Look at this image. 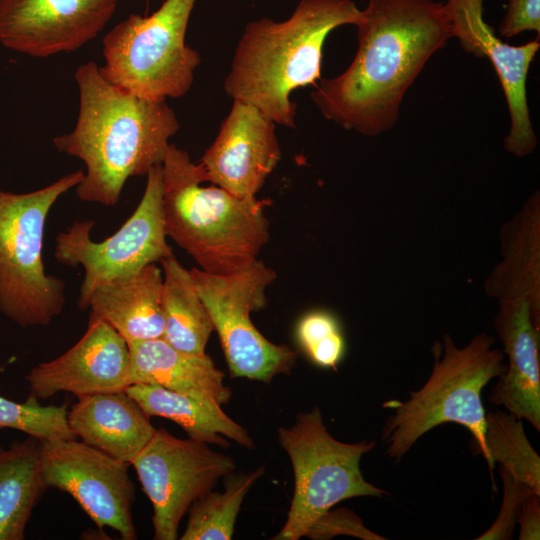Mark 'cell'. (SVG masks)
Listing matches in <instances>:
<instances>
[{
    "mask_svg": "<svg viewBox=\"0 0 540 540\" xmlns=\"http://www.w3.org/2000/svg\"><path fill=\"white\" fill-rule=\"evenodd\" d=\"M355 26L353 61L342 74L320 79L311 99L327 120L375 137L395 125L405 93L452 38L451 22L441 2L369 0Z\"/></svg>",
    "mask_w": 540,
    "mask_h": 540,
    "instance_id": "1",
    "label": "cell"
},
{
    "mask_svg": "<svg viewBox=\"0 0 540 540\" xmlns=\"http://www.w3.org/2000/svg\"><path fill=\"white\" fill-rule=\"evenodd\" d=\"M79 113L74 129L53 138L56 149L86 166L75 187L81 201L115 206L130 177L161 165L180 124L165 100L146 99L107 81L89 61L74 73Z\"/></svg>",
    "mask_w": 540,
    "mask_h": 540,
    "instance_id": "2",
    "label": "cell"
},
{
    "mask_svg": "<svg viewBox=\"0 0 540 540\" xmlns=\"http://www.w3.org/2000/svg\"><path fill=\"white\" fill-rule=\"evenodd\" d=\"M351 0H300L289 18H259L242 32L224 80L226 94L255 106L276 124L296 127L290 94L321 79L324 42L331 31L357 25Z\"/></svg>",
    "mask_w": 540,
    "mask_h": 540,
    "instance_id": "3",
    "label": "cell"
},
{
    "mask_svg": "<svg viewBox=\"0 0 540 540\" xmlns=\"http://www.w3.org/2000/svg\"><path fill=\"white\" fill-rule=\"evenodd\" d=\"M207 182L188 152L169 144L162 162L164 231L213 274L242 270L257 260L270 239L269 200L238 197Z\"/></svg>",
    "mask_w": 540,
    "mask_h": 540,
    "instance_id": "4",
    "label": "cell"
},
{
    "mask_svg": "<svg viewBox=\"0 0 540 540\" xmlns=\"http://www.w3.org/2000/svg\"><path fill=\"white\" fill-rule=\"evenodd\" d=\"M494 343V338L484 332L464 347H458L447 333L441 343H434V365L424 385L410 392L406 401L389 400L383 404L394 410L385 421L381 436L389 458L400 462L428 431L445 423H456L471 433L487 461L486 412L481 394L506 368L504 353L494 348Z\"/></svg>",
    "mask_w": 540,
    "mask_h": 540,
    "instance_id": "5",
    "label": "cell"
},
{
    "mask_svg": "<svg viewBox=\"0 0 540 540\" xmlns=\"http://www.w3.org/2000/svg\"><path fill=\"white\" fill-rule=\"evenodd\" d=\"M84 178L82 170L41 189H0V310L21 327L45 326L65 304V283L45 272L42 259L48 213Z\"/></svg>",
    "mask_w": 540,
    "mask_h": 540,
    "instance_id": "6",
    "label": "cell"
},
{
    "mask_svg": "<svg viewBox=\"0 0 540 540\" xmlns=\"http://www.w3.org/2000/svg\"><path fill=\"white\" fill-rule=\"evenodd\" d=\"M197 0H165L148 16L131 14L103 38V77L136 96L166 100L187 94L201 63L185 42Z\"/></svg>",
    "mask_w": 540,
    "mask_h": 540,
    "instance_id": "7",
    "label": "cell"
},
{
    "mask_svg": "<svg viewBox=\"0 0 540 540\" xmlns=\"http://www.w3.org/2000/svg\"><path fill=\"white\" fill-rule=\"evenodd\" d=\"M278 442L288 454L294 492L286 522L274 540H298L325 512L339 502L388 493L367 482L360 469L375 441L344 443L327 430L319 408L299 413L289 428L278 430Z\"/></svg>",
    "mask_w": 540,
    "mask_h": 540,
    "instance_id": "8",
    "label": "cell"
},
{
    "mask_svg": "<svg viewBox=\"0 0 540 540\" xmlns=\"http://www.w3.org/2000/svg\"><path fill=\"white\" fill-rule=\"evenodd\" d=\"M196 289L212 318L232 377L270 383L290 373L298 353L274 344L254 326L250 313L262 310L266 290L276 273L263 261L228 274L190 270Z\"/></svg>",
    "mask_w": 540,
    "mask_h": 540,
    "instance_id": "9",
    "label": "cell"
},
{
    "mask_svg": "<svg viewBox=\"0 0 540 540\" xmlns=\"http://www.w3.org/2000/svg\"><path fill=\"white\" fill-rule=\"evenodd\" d=\"M143 196L132 215L112 236L91 239L94 220L75 221L56 237L55 258L68 266H82L84 277L78 300L87 309L99 286L134 273L171 256L162 215V164L150 169Z\"/></svg>",
    "mask_w": 540,
    "mask_h": 540,
    "instance_id": "10",
    "label": "cell"
},
{
    "mask_svg": "<svg viewBox=\"0 0 540 540\" xmlns=\"http://www.w3.org/2000/svg\"><path fill=\"white\" fill-rule=\"evenodd\" d=\"M130 464L153 506L155 540L177 539L180 521L193 502L236 468L230 456L209 444L180 439L162 428Z\"/></svg>",
    "mask_w": 540,
    "mask_h": 540,
    "instance_id": "11",
    "label": "cell"
},
{
    "mask_svg": "<svg viewBox=\"0 0 540 540\" xmlns=\"http://www.w3.org/2000/svg\"><path fill=\"white\" fill-rule=\"evenodd\" d=\"M129 463L75 439L42 440L41 467L48 488L69 493L99 529L137 538L132 517L135 486Z\"/></svg>",
    "mask_w": 540,
    "mask_h": 540,
    "instance_id": "12",
    "label": "cell"
},
{
    "mask_svg": "<svg viewBox=\"0 0 540 540\" xmlns=\"http://www.w3.org/2000/svg\"><path fill=\"white\" fill-rule=\"evenodd\" d=\"M118 0H0V42L32 57L73 52L94 39Z\"/></svg>",
    "mask_w": 540,
    "mask_h": 540,
    "instance_id": "13",
    "label": "cell"
},
{
    "mask_svg": "<svg viewBox=\"0 0 540 540\" xmlns=\"http://www.w3.org/2000/svg\"><path fill=\"white\" fill-rule=\"evenodd\" d=\"M452 37L463 50L487 57L501 83L510 115L505 149L516 157H525L537 147V137L527 103V78L531 63L540 48V37L521 46L505 43L483 18V0H448L445 3Z\"/></svg>",
    "mask_w": 540,
    "mask_h": 540,
    "instance_id": "14",
    "label": "cell"
},
{
    "mask_svg": "<svg viewBox=\"0 0 540 540\" xmlns=\"http://www.w3.org/2000/svg\"><path fill=\"white\" fill-rule=\"evenodd\" d=\"M276 123L234 100L199 164L206 181L238 197H255L281 159Z\"/></svg>",
    "mask_w": 540,
    "mask_h": 540,
    "instance_id": "15",
    "label": "cell"
},
{
    "mask_svg": "<svg viewBox=\"0 0 540 540\" xmlns=\"http://www.w3.org/2000/svg\"><path fill=\"white\" fill-rule=\"evenodd\" d=\"M129 346L104 320L90 314L83 336L59 357L39 363L26 375L29 397L39 401L59 392L77 398L125 390L129 380Z\"/></svg>",
    "mask_w": 540,
    "mask_h": 540,
    "instance_id": "16",
    "label": "cell"
},
{
    "mask_svg": "<svg viewBox=\"0 0 540 540\" xmlns=\"http://www.w3.org/2000/svg\"><path fill=\"white\" fill-rule=\"evenodd\" d=\"M494 328L508 358L489 402L540 431V327L525 299H500Z\"/></svg>",
    "mask_w": 540,
    "mask_h": 540,
    "instance_id": "17",
    "label": "cell"
},
{
    "mask_svg": "<svg viewBox=\"0 0 540 540\" xmlns=\"http://www.w3.org/2000/svg\"><path fill=\"white\" fill-rule=\"evenodd\" d=\"M67 421L76 438L129 464L156 431L125 390L78 398L67 412Z\"/></svg>",
    "mask_w": 540,
    "mask_h": 540,
    "instance_id": "18",
    "label": "cell"
},
{
    "mask_svg": "<svg viewBox=\"0 0 540 540\" xmlns=\"http://www.w3.org/2000/svg\"><path fill=\"white\" fill-rule=\"evenodd\" d=\"M501 260L484 282L485 293L528 301L540 327V193L530 196L500 229Z\"/></svg>",
    "mask_w": 540,
    "mask_h": 540,
    "instance_id": "19",
    "label": "cell"
},
{
    "mask_svg": "<svg viewBox=\"0 0 540 540\" xmlns=\"http://www.w3.org/2000/svg\"><path fill=\"white\" fill-rule=\"evenodd\" d=\"M163 272L156 263L96 288L87 309L113 327L127 342L163 337Z\"/></svg>",
    "mask_w": 540,
    "mask_h": 540,
    "instance_id": "20",
    "label": "cell"
},
{
    "mask_svg": "<svg viewBox=\"0 0 540 540\" xmlns=\"http://www.w3.org/2000/svg\"><path fill=\"white\" fill-rule=\"evenodd\" d=\"M129 346L131 384H151L166 389L209 397L227 404L231 390L225 386L224 373L212 358L177 350L163 338L136 341Z\"/></svg>",
    "mask_w": 540,
    "mask_h": 540,
    "instance_id": "21",
    "label": "cell"
},
{
    "mask_svg": "<svg viewBox=\"0 0 540 540\" xmlns=\"http://www.w3.org/2000/svg\"><path fill=\"white\" fill-rule=\"evenodd\" d=\"M125 392L149 416L163 417L178 424L190 439L222 448L229 440L253 449L248 431L232 420L221 404L209 397L193 396L151 384H131Z\"/></svg>",
    "mask_w": 540,
    "mask_h": 540,
    "instance_id": "22",
    "label": "cell"
},
{
    "mask_svg": "<svg viewBox=\"0 0 540 540\" xmlns=\"http://www.w3.org/2000/svg\"><path fill=\"white\" fill-rule=\"evenodd\" d=\"M42 440L29 436L0 445V540L24 539L26 526L48 488L41 467Z\"/></svg>",
    "mask_w": 540,
    "mask_h": 540,
    "instance_id": "23",
    "label": "cell"
},
{
    "mask_svg": "<svg viewBox=\"0 0 540 540\" xmlns=\"http://www.w3.org/2000/svg\"><path fill=\"white\" fill-rule=\"evenodd\" d=\"M163 272L161 306L163 339L189 354H204L215 331L210 313L201 299L190 270L172 254L160 261Z\"/></svg>",
    "mask_w": 540,
    "mask_h": 540,
    "instance_id": "24",
    "label": "cell"
},
{
    "mask_svg": "<svg viewBox=\"0 0 540 540\" xmlns=\"http://www.w3.org/2000/svg\"><path fill=\"white\" fill-rule=\"evenodd\" d=\"M264 466L253 471L225 476L223 492L210 491L190 506L182 540H229L242 502L264 474Z\"/></svg>",
    "mask_w": 540,
    "mask_h": 540,
    "instance_id": "25",
    "label": "cell"
},
{
    "mask_svg": "<svg viewBox=\"0 0 540 540\" xmlns=\"http://www.w3.org/2000/svg\"><path fill=\"white\" fill-rule=\"evenodd\" d=\"M485 446L492 475L500 463L512 478L540 494V457L529 442L521 419L501 410L485 413Z\"/></svg>",
    "mask_w": 540,
    "mask_h": 540,
    "instance_id": "26",
    "label": "cell"
},
{
    "mask_svg": "<svg viewBox=\"0 0 540 540\" xmlns=\"http://www.w3.org/2000/svg\"><path fill=\"white\" fill-rule=\"evenodd\" d=\"M67 405L42 406L29 397L20 403L0 395V428L19 430L40 440L75 439L67 421Z\"/></svg>",
    "mask_w": 540,
    "mask_h": 540,
    "instance_id": "27",
    "label": "cell"
},
{
    "mask_svg": "<svg viewBox=\"0 0 540 540\" xmlns=\"http://www.w3.org/2000/svg\"><path fill=\"white\" fill-rule=\"evenodd\" d=\"M297 339L313 363L336 369L345 353V340L336 317L326 310L305 314L297 325Z\"/></svg>",
    "mask_w": 540,
    "mask_h": 540,
    "instance_id": "28",
    "label": "cell"
},
{
    "mask_svg": "<svg viewBox=\"0 0 540 540\" xmlns=\"http://www.w3.org/2000/svg\"><path fill=\"white\" fill-rule=\"evenodd\" d=\"M499 473L504 487L502 506L493 525L485 533L477 537V540L512 538L522 501L528 495L536 493L528 485L512 478L502 467L499 468Z\"/></svg>",
    "mask_w": 540,
    "mask_h": 540,
    "instance_id": "29",
    "label": "cell"
},
{
    "mask_svg": "<svg viewBox=\"0 0 540 540\" xmlns=\"http://www.w3.org/2000/svg\"><path fill=\"white\" fill-rule=\"evenodd\" d=\"M346 535L362 540H385L386 538L366 528L363 520L347 508H331L320 516L306 531L305 537L328 540Z\"/></svg>",
    "mask_w": 540,
    "mask_h": 540,
    "instance_id": "30",
    "label": "cell"
},
{
    "mask_svg": "<svg viewBox=\"0 0 540 540\" xmlns=\"http://www.w3.org/2000/svg\"><path fill=\"white\" fill-rule=\"evenodd\" d=\"M498 31L505 38L524 31H533L540 36V0H509Z\"/></svg>",
    "mask_w": 540,
    "mask_h": 540,
    "instance_id": "31",
    "label": "cell"
},
{
    "mask_svg": "<svg viewBox=\"0 0 540 540\" xmlns=\"http://www.w3.org/2000/svg\"><path fill=\"white\" fill-rule=\"evenodd\" d=\"M517 522L520 525V540L540 538V495L532 493L522 501Z\"/></svg>",
    "mask_w": 540,
    "mask_h": 540,
    "instance_id": "32",
    "label": "cell"
}]
</instances>
